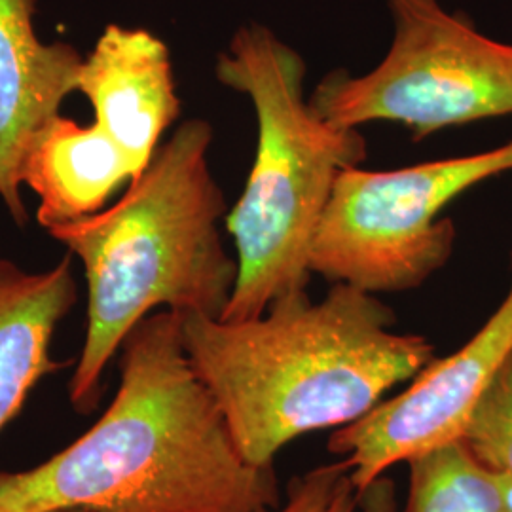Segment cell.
<instances>
[{
    "mask_svg": "<svg viewBox=\"0 0 512 512\" xmlns=\"http://www.w3.org/2000/svg\"><path fill=\"white\" fill-rule=\"evenodd\" d=\"M357 512H399L393 480L385 475L380 476L365 490H361Z\"/></svg>",
    "mask_w": 512,
    "mask_h": 512,
    "instance_id": "cell-15",
    "label": "cell"
},
{
    "mask_svg": "<svg viewBox=\"0 0 512 512\" xmlns=\"http://www.w3.org/2000/svg\"><path fill=\"white\" fill-rule=\"evenodd\" d=\"M306 61L272 29L241 25L215 76L255 107L256 152L226 230L238 281L220 319L262 315L277 298L308 291L311 247L342 173L368 156L365 135L327 122L306 99Z\"/></svg>",
    "mask_w": 512,
    "mask_h": 512,
    "instance_id": "cell-4",
    "label": "cell"
},
{
    "mask_svg": "<svg viewBox=\"0 0 512 512\" xmlns=\"http://www.w3.org/2000/svg\"><path fill=\"white\" fill-rule=\"evenodd\" d=\"M406 465L403 512H512V482L480 463L461 439Z\"/></svg>",
    "mask_w": 512,
    "mask_h": 512,
    "instance_id": "cell-12",
    "label": "cell"
},
{
    "mask_svg": "<svg viewBox=\"0 0 512 512\" xmlns=\"http://www.w3.org/2000/svg\"><path fill=\"white\" fill-rule=\"evenodd\" d=\"M50 512H110L103 509H90V507H73V509H59V511Z\"/></svg>",
    "mask_w": 512,
    "mask_h": 512,
    "instance_id": "cell-16",
    "label": "cell"
},
{
    "mask_svg": "<svg viewBox=\"0 0 512 512\" xmlns=\"http://www.w3.org/2000/svg\"><path fill=\"white\" fill-rule=\"evenodd\" d=\"M511 355L512 283L501 306L465 346L433 359L404 391L336 429L330 452L348 465L359 492L365 490L391 467L459 439Z\"/></svg>",
    "mask_w": 512,
    "mask_h": 512,
    "instance_id": "cell-7",
    "label": "cell"
},
{
    "mask_svg": "<svg viewBox=\"0 0 512 512\" xmlns=\"http://www.w3.org/2000/svg\"><path fill=\"white\" fill-rule=\"evenodd\" d=\"M395 323L376 294L348 283H332L319 302L285 294L245 321L181 315L190 363L260 469L302 435L361 420L435 359L425 336Z\"/></svg>",
    "mask_w": 512,
    "mask_h": 512,
    "instance_id": "cell-2",
    "label": "cell"
},
{
    "mask_svg": "<svg viewBox=\"0 0 512 512\" xmlns=\"http://www.w3.org/2000/svg\"><path fill=\"white\" fill-rule=\"evenodd\" d=\"M357 503L359 488L340 459L296 476L287 497L266 512H357Z\"/></svg>",
    "mask_w": 512,
    "mask_h": 512,
    "instance_id": "cell-14",
    "label": "cell"
},
{
    "mask_svg": "<svg viewBox=\"0 0 512 512\" xmlns=\"http://www.w3.org/2000/svg\"><path fill=\"white\" fill-rule=\"evenodd\" d=\"M213 126L184 120L147 169L103 211L46 230L84 268L88 323L69 393L74 408L97 404L103 372L154 311L220 317L238 281L220 220L226 202L209 167Z\"/></svg>",
    "mask_w": 512,
    "mask_h": 512,
    "instance_id": "cell-3",
    "label": "cell"
},
{
    "mask_svg": "<svg viewBox=\"0 0 512 512\" xmlns=\"http://www.w3.org/2000/svg\"><path fill=\"white\" fill-rule=\"evenodd\" d=\"M279 501L274 467L243 458L169 310L124 340L116 395L82 437L0 475V512H266Z\"/></svg>",
    "mask_w": 512,
    "mask_h": 512,
    "instance_id": "cell-1",
    "label": "cell"
},
{
    "mask_svg": "<svg viewBox=\"0 0 512 512\" xmlns=\"http://www.w3.org/2000/svg\"><path fill=\"white\" fill-rule=\"evenodd\" d=\"M512 171L509 143L391 171L338 179L311 247V272L372 294L420 287L448 262L456 226L440 213L476 184Z\"/></svg>",
    "mask_w": 512,
    "mask_h": 512,
    "instance_id": "cell-6",
    "label": "cell"
},
{
    "mask_svg": "<svg viewBox=\"0 0 512 512\" xmlns=\"http://www.w3.org/2000/svg\"><path fill=\"white\" fill-rule=\"evenodd\" d=\"M128 154L95 124L63 114L38 133L23 165V184L38 198L37 222L50 230L103 211L139 177Z\"/></svg>",
    "mask_w": 512,
    "mask_h": 512,
    "instance_id": "cell-10",
    "label": "cell"
},
{
    "mask_svg": "<svg viewBox=\"0 0 512 512\" xmlns=\"http://www.w3.org/2000/svg\"><path fill=\"white\" fill-rule=\"evenodd\" d=\"M93 124L128 154L143 173L181 116L171 52L164 40L141 27L112 23L97 38L78 74Z\"/></svg>",
    "mask_w": 512,
    "mask_h": 512,
    "instance_id": "cell-8",
    "label": "cell"
},
{
    "mask_svg": "<svg viewBox=\"0 0 512 512\" xmlns=\"http://www.w3.org/2000/svg\"><path fill=\"white\" fill-rule=\"evenodd\" d=\"M393 38L366 74L338 69L311 92L327 122L359 129L397 122L421 139L454 126L512 116V44L482 35L439 0H387Z\"/></svg>",
    "mask_w": 512,
    "mask_h": 512,
    "instance_id": "cell-5",
    "label": "cell"
},
{
    "mask_svg": "<svg viewBox=\"0 0 512 512\" xmlns=\"http://www.w3.org/2000/svg\"><path fill=\"white\" fill-rule=\"evenodd\" d=\"M459 439L480 463L512 482V355L476 403Z\"/></svg>",
    "mask_w": 512,
    "mask_h": 512,
    "instance_id": "cell-13",
    "label": "cell"
},
{
    "mask_svg": "<svg viewBox=\"0 0 512 512\" xmlns=\"http://www.w3.org/2000/svg\"><path fill=\"white\" fill-rule=\"evenodd\" d=\"M76 296L71 256L44 272L0 258V431L54 370L52 338Z\"/></svg>",
    "mask_w": 512,
    "mask_h": 512,
    "instance_id": "cell-11",
    "label": "cell"
},
{
    "mask_svg": "<svg viewBox=\"0 0 512 512\" xmlns=\"http://www.w3.org/2000/svg\"><path fill=\"white\" fill-rule=\"evenodd\" d=\"M37 0H0V200L19 226L23 165L44 126L78 92L84 57L65 42H42Z\"/></svg>",
    "mask_w": 512,
    "mask_h": 512,
    "instance_id": "cell-9",
    "label": "cell"
}]
</instances>
